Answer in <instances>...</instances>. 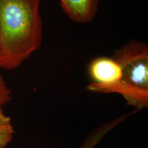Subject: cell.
I'll return each mask as SVG.
<instances>
[{
	"instance_id": "obj_2",
	"label": "cell",
	"mask_w": 148,
	"mask_h": 148,
	"mask_svg": "<svg viewBox=\"0 0 148 148\" xmlns=\"http://www.w3.org/2000/svg\"><path fill=\"white\" fill-rule=\"evenodd\" d=\"M113 58L121 69V79L110 93L121 95L130 106L142 109L148 106V47L134 40L117 49Z\"/></svg>"
},
{
	"instance_id": "obj_5",
	"label": "cell",
	"mask_w": 148,
	"mask_h": 148,
	"mask_svg": "<svg viewBox=\"0 0 148 148\" xmlns=\"http://www.w3.org/2000/svg\"><path fill=\"white\" fill-rule=\"evenodd\" d=\"M128 114H126L125 116H122L121 117L118 118L114 121L106 123V124L102 125V126L99 127V128L96 130L95 132H93L88 137L86 138V140L83 143L82 145L80 146L79 148H94L96 145L99 143L101 140L103 136L108 133L109 131H110L113 127L116 125H117L119 123L123 121Z\"/></svg>"
},
{
	"instance_id": "obj_1",
	"label": "cell",
	"mask_w": 148,
	"mask_h": 148,
	"mask_svg": "<svg viewBox=\"0 0 148 148\" xmlns=\"http://www.w3.org/2000/svg\"><path fill=\"white\" fill-rule=\"evenodd\" d=\"M40 0H0V68L12 70L40 47Z\"/></svg>"
},
{
	"instance_id": "obj_3",
	"label": "cell",
	"mask_w": 148,
	"mask_h": 148,
	"mask_svg": "<svg viewBox=\"0 0 148 148\" xmlns=\"http://www.w3.org/2000/svg\"><path fill=\"white\" fill-rule=\"evenodd\" d=\"M91 82L86 89L91 92L110 93L121 77L120 65L113 57L100 56L90 61L88 68Z\"/></svg>"
},
{
	"instance_id": "obj_6",
	"label": "cell",
	"mask_w": 148,
	"mask_h": 148,
	"mask_svg": "<svg viewBox=\"0 0 148 148\" xmlns=\"http://www.w3.org/2000/svg\"><path fill=\"white\" fill-rule=\"evenodd\" d=\"M14 134V129L10 116L4 111H0V148L5 146L12 141Z\"/></svg>"
},
{
	"instance_id": "obj_7",
	"label": "cell",
	"mask_w": 148,
	"mask_h": 148,
	"mask_svg": "<svg viewBox=\"0 0 148 148\" xmlns=\"http://www.w3.org/2000/svg\"><path fill=\"white\" fill-rule=\"evenodd\" d=\"M12 99V92L5 82L3 77L0 75V111L3 110V106Z\"/></svg>"
},
{
	"instance_id": "obj_4",
	"label": "cell",
	"mask_w": 148,
	"mask_h": 148,
	"mask_svg": "<svg viewBox=\"0 0 148 148\" xmlns=\"http://www.w3.org/2000/svg\"><path fill=\"white\" fill-rule=\"evenodd\" d=\"M61 6L72 21H91L97 14L99 0H60Z\"/></svg>"
}]
</instances>
